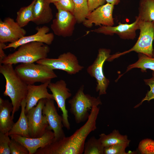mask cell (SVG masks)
<instances>
[{"instance_id":"cell-1","label":"cell","mask_w":154,"mask_h":154,"mask_svg":"<svg viewBox=\"0 0 154 154\" xmlns=\"http://www.w3.org/2000/svg\"><path fill=\"white\" fill-rule=\"evenodd\" d=\"M99 111L98 106L93 107L86 122L73 134L38 149L35 154H82L87 137L96 129V121Z\"/></svg>"},{"instance_id":"cell-2","label":"cell","mask_w":154,"mask_h":154,"mask_svg":"<svg viewBox=\"0 0 154 154\" xmlns=\"http://www.w3.org/2000/svg\"><path fill=\"white\" fill-rule=\"evenodd\" d=\"M0 73L6 80L5 96H8L13 106L11 115L13 119L15 113L21 106L22 102L26 99L28 91V85L19 77L14 68L13 65L3 64L0 65Z\"/></svg>"},{"instance_id":"cell-3","label":"cell","mask_w":154,"mask_h":154,"mask_svg":"<svg viewBox=\"0 0 154 154\" xmlns=\"http://www.w3.org/2000/svg\"><path fill=\"white\" fill-rule=\"evenodd\" d=\"M50 48L42 42H33L23 44L14 52L7 56L2 61L3 64L12 65L18 63H32L47 57Z\"/></svg>"},{"instance_id":"cell-4","label":"cell","mask_w":154,"mask_h":154,"mask_svg":"<svg viewBox=\"0 0 154 154\" xmlns=\"http://www.w3.org/2000/svg\"><path fill=\"white\" fill-rule=\"evenodd\" d=\"M15 69L22 80L28 85L51 81L52 79L57 77L53 70L38 63H21Z\"/></svg>"},{"instance_id":"cell-5","label":"cell","mask_w":154,"mask_h":154,"mask_svg":"<svg viewBox=\"0 0 154 154\" xmlns=\"http://www.w3.org/2000/svg\"><path fill=\"white\" fill-rule=\"evenodd\" d=\"M84 86H81L72 98L68 101L70 112L77 123L85 121L88 118L89 112L94 106L101 105L99 97H95L84 92Z\"/></svg>"},{"instance_id":"cell-6","label":"cell","mask_w":154,"mask_h":154,"mask_svg":"<svg viewBox=\"0 0 154 154\" xmlns=\"http://www.w3.org/2000/svg\"><path fill=\"white\" fill-rule=\"evenodd\" d=\"M139 35L134 46L127 50L110 55L107 61H111L122 55L132 51L143 53L150 57H153L154 21L145 22L139 20Z\"/></svg>"},{"instance_id":"cell-7","label":"cell","mask_w":154,"mask_h":154,"mask_svg":"<svg viewBox=\"0 0 154 154\" xmlns=\"http://www.w3.org/2000/svg\"><path fill=\"white\" fill-rule=\"evenodd\" d=\"M45 102V99H40L36 106L30 109L26 114L28 119L30 138L41 137L48 129L49 125L47 118L42 113Z\"/></svg>"},{"instance_id":"cell-8","label":"cell","mask_w":154,"mask_h":154,"mask_svg":"<svg viewBox=\"0 0 154 154\" xmlns=\"http://www.w3.org/2000/svg\"><path fill=\"white\" fill-rule=\"evenodd\" d=\"M36 62L45 65L53 70L65 71L70 75L75 74L84 68L79 64L77 57L70 52L62 54L57 58H46Z\"/></svg>"},{"instance_id":"cell-9","label":"cell","mask_w":154,"mask_h":154,"mask_svg":"<svg viewBox=\"0 0 154 154\" xmlns=\"http://www.w3.org/2000/svg\"><path fill=\"white\" fill-rule=\"evenodd\" d=\"M110 50L105 48L99 50L97 56L93 63L88 67L87 72L96 80V90L100 96L106 94V90L109 84V80L105 76L103 72L104 63L110 56Z\"/></svg>"},{"instance_id":"cell-10","label":"cell","mask_w":154,"mask_h":154,"mask_svg":"<svg viewBox=\"0 0 154 154\" xmlns=\"http://www.w3.org/2000/svg\"><path fill=\"white\" fill-rule=\"evenodd\" d=\"M48 88L52 93L54 100L57 103L58 107L60 109L62 112V123L68 130L70 129L68 112L66 108V100L72 95L69 89L67 87L65 81L60 80L55 83L51 82L49 83Z\"/></svg>"},{"instance_id":"cell-11","label":"cell","mask_w":154,"mask_h":154,"mask_svg":"<svg viewBox=\"0 0 154 154\" xmlns=\"http://www.w3.org/2000/svg\"><path fill=\"white\" fill-rule=\"evenodd\" d=\"M54 100L45 99L42 113L47 119L49 125L48 129L52 130L54 136V141L60 139L65 136L63 129L62 116L58 113L55 106Z\"/></svg>"},{"instance_id":"cell-12","label":"cell","mask_w":154,"mask_h":154,"mask_svg":"<svg viewBox=\"0 0 154 154\" xmlns=\"http://www.w3.org/2000/svg\"><path fill=\"white\" fill-rule=\"evenodd\" d=\"M114 5L107 3L91 12L83 22L87 27H91L93 24L96 25L113 26L114 24L113 12Z\"/></svg>"},{"instance_id":"cell-13","label":"cell","mask_w":154,"mask_h":154,"mask_svg":"<svg viewBox=\"0 0 154 154\" xmlns=\"http://www.w3.org/2000/svg\"><path fill=\"white\" fill-rule=\"evenodd\" d=\"M135 18V21L131 24L120 23L115 26H101L94 31L106 35H113L116 34L123 39L133 40L136 36V31L139 30V20L137 16Z\"/></svg>"},{"instance_id":"cell-14","label":"cell","mask_w":154,"mask_h":154,"mask_svg":"<svg viewBox=\"0 0 154 154\" xmlns=\"http://www.w3.org/2000/svg\"><path fill=\"white\" fill-rule=\"evenodd\" d=\"M26 31L10 17L0 20V42H15L25 36Z\"/></svg>"},{"instance_id":"cell-15","label":"cell","mask_w":154,"mask_h":154,"mask_svg":"<svg viewBox=\"0 0 154 154\" xmlns=\"http://www.w3.org/2000/svg\"><path fill=\"white\" fill-rule=\"evenodd\" d=\"M9 136L25 146L29 151V154H35L38 149L53 142L54 139L53 132L50 129H48L42 137L37 138H28L16 134Z\"/></svg>"},{"instance_id":"cell-16","label":"cell","mask_w":154,"mask_h":154,"mask_svg":"<svg viewBox=\"0 0 154 154\" xmlns=\"http://www.w3.org/2000/svg\"><path fill=\"white\" fill-rule=\"evenodd\" d=\"M36 30L37 32L35 34L25 36L15 42L9 43L4 49L12 48L15 49L23 44L33 42H41L48 45L52 44L54 36L52 33H48L50 29L48 27L44 25L40 27H37Z\"/></svg>"},{"instance_id":"cell-17","label":"cell","mask_w":154,"mask_h":154,"mask_svg":"<svg viewBox=\"0 0 154 154\" xmlns=\"http://www.w3.org/2000/svg\"><path fill=\"white\" fill-rule=\"evenodd\" d=\"M51 81L42 83L38 85H28V91L26 98V104L25 114L36 106L40 100L42 99H52L54 98L52 94L49 93L47 88Z\"/></svg>"},{"instance_id":"cell-18","label":"cell","mask_w":154,"mask_h":154,"mask_svg":"<svg viewBox=\"0 0 154 154\" xmlns=\"http://www.w3.org/2000/svg\"><path fill=\"white\" fill-rule=\"evenodd\" d=\"M50 4L47 0H36L33 7V22L39 25L51 21L53 16Z\"/></svg>"},{"instance_id":"cell-19","label":"cell","mask_w":154,"mask_h":154,"mask_svg":"<svg viewBox=\"0 0 154 154\" xmlns=\"http://www.w3.org/2000/svg\"><path fill=\"white\" fill-rule=\"evenodd\" d=\"M57 10L56 19L53 20L51 28L56 35L64 36L74 17L72 13L69 11L62 9Z\"/></svg>"},{"instance_id":"cell-20","label":"cell","mask_w":154,"mask_h":154,"mask_svg":"<svg viewBox=\"0 0 154 154\" xmlns=\"http://www.w3.org/2000/svg\"><path fill=\"white\" fill-rule=\"evenodd\" d=\"M13 110L12 104L8 100L0 98V132L8 134L14 123L11 113Z\"/></svg>"},{"instance_id":"cell-21","label":"cell","mask_w":154,"mask_h":154,"mask_svg":"<svg viewBox=\"0 0 154 154\" xmlns=\"http://www.w3.org/2000/svg\"><path fill=\"white\" fill-rule=\"evenodd\" d=\"M26 99L21 104V111L20 117L18 121L14 123L8 135L16 134L27 137L30 138L29 133L28 119L25 110L26 106Z\"/></svg>"},{"instance_id":"cell-22","label":"cell","mask_w":154,"mask_h":154,"mask_svg":"<svg viewBox=\"0 0 154 154\" xmlns=\"http://www.w3.org/2000/svg\"><path fill=\"white\" fill-rule=\"evenodd\" d=\"M98 139L104 147L118 144L129 145L130 142L126 135L121 134L117 130H114L108 135L104 133L101 134Z\"/></svg>"},{"instance_id":"cell-23","label":"cell","mask_w":154,"mask_h":154,"mask_svg":"<svg viewBox=\"0 0 154 154\" xmlns=\"http://www.w3.org/2000/svg\"><path fill=\"white\" fill-rule=\"evenodd\" d=\"M137 17L141 21H154V0H140Z\"/></svg>"},{"instance_id":"cell-24","label":"cell","mask_w":154,"mask_h":154,"mask_svg":"<svg viewBox=\"0 0 154 154\" xmlns=\"http://www.w3.org/2000/svg\"><path fill=\"white\" fill-rule=\"evenodd\" d=\"M36 0H33L28 6L22 7L17 13L16 21L23 27L33 19V7Z\"/></svg>"},{"instance_id":"cell-25","label":"cell","mask_w":154,"mask_h":154,"mask_svg":"<svg viewBox=\"0 0 154 154\" xmlns=\"http://www.w3.org/2000/svg\"><path fill=\"white\" fill-rule=\"evenodd\" d=\"M138 60L129 65L125 72L134 68H140L143 72H146L147 69L154 71V58L150 57L141 53H138Z\"/></svg>"},{"instance_id":"cell-26","label":"cell","mask_w":154,"mask_h":154,"mask_svg":"<svg viewBox=\"0 0 154 154\" xmlns=\"http://www.w3.org/2000/svg\"><path fill=\"white\" fill-rule=\"evenodd\" d=\"M74 6L72 13L79 23L83 22L91 12L89 9L87 0H73Z\"/></svg>"},{"instance_id":"cell-27","label":"cell","mask_w":154,"mask_h":154,"mask_svg":"<svg viewBox=\"0 0 154 154\" xmlns=\"http://www.w3.org/2000/svg\"><path fill=\"white\" fill-rule=\"evenodd\" d=\"M104 148L99 139L92 136L85 142L83 153L84 154H104Z\"/></svg>"},{"instance_id":"cell-28","label":"cell","mask_w":154,"mask_h":154,"mask_svg":"<svg viewBox=\"0 0 154 154\" xmlns=\"http://www.w3.org/2000/svg\"><path fill=\"white\" fill-rule=\"evenodd\" d=\"M129 146L125 144H118L112 145L104 147V154H128L135 153L130 151H125L126 148Z\"/></svg>"},{"instance_id":"cell-29","label":"cell","mask_w":154,"mask_h":154,"mask_svg":"<svg viewBox=\"0 0 154 154\" xmlns=\"http://www.w3.org/2000/svg\"><path fill=\"white\" fill-rule=\"evenodd\" d=\"M138 149L142 154H154V141L149 139L142 140L139 144Z\"/></svg>"},{"instance_id":"cell-30","label":"cell","mask_w":154,"mask_h":154,"mask_svg":"<svg viewBox=\"0 0 154 154\" xmlns=\"http://www.w3.org/2000/svg\"><path fill=\"white\" fill-rule=\"evenodd\" d=\"M145 84L148 85L150 87V90L148 91L145 97L143 98L141 102L136 105L134 108H137L141 105L145 101H149L151 100L154 99V71L152 73V77L150 79L144 80Z\"/></svg>"},{"instance_id":"cell-31","label":"cell","mask_w":154,"mask_h":154,"mask_svg":"<svg viewBox=\"0 0 154 154\" xmlns=\"http://www.w3.org/2000/svg\"><path fill=\"white\" fill-rule=\"evenodd\" d=\"M9 146L11 154H29L25 146L13 139H11Z\"/></svg>"},{"instance_id":"cell-32","label":"cell","mask_w":154,"mask_h":154,"mask_svg":"<svg viewBox=\"0 0 154 154\" xmlns=\"http://www.w3.org/2000/svg\"><path fill=\"white\" fill-rule=\"evenodd\" d=\"M8 134L0 132V154H10L9 144L11 141Z\"/></svg>"},{"instance_id":"cell-33","label":"cell","mask_w":154,"mask_h":154,"mask_svg":"<svg viewBox=\"0 0 154 154\" xmlns=\"http://www.w3.org/2000/svg\"><path fill=\"white\" fill-rule=\"evenodd\" d=\"M54 4L57 9H62L73 13L74 6L73 0H60Z\"/></svg>"},{"instance_id":"cell-34","label":"cell","mask_w":154,"mask_h":154,"mask_svg":"<svg viewBox=\"0 0 154 154\" xmlns=\"http://www.w3.org/2000/svg\"><path fill=\"white\" fill-rule=\"evenodd\" d=\"M106 0H88V4L89 11H92L105 3Z\"/></svg>"},{"instance_id":"cell-35","label":"cell","mask_w":154,"mask_h":154,"mask_svg":"<svg viewBox=\"0 0 154 154\" xmlns=\"http://www.w3.org/2000/svg\"><path fill=\"white\" fill-rule=\"evenodd\" d=\"M6 45L5 43L0 42V64L7 56L4 51V48Z\"/></svg>"},{"instance_id":"cell-36","label":"cell","mask_w":154,"mask_h":154,"mask_svg":"<svg viewBox=\"0 0 154 154\" xmlns=\"http://www.w3.org/2000/svg\"><path fill=\"white\" fill-rule=\"evenodd\" d=\"M107 3L112 4L114 5L118 4L120 1V0H106Z\"/></svg>"},{"instance_id":"cell-37","label":"cell","mask_w":154,"mask_h":154,"mask_svg":"<svg viewBox=\"0 0 154 154\" xmlns=\"http://www.w3.org/2000/svg\"><path fill=\"white\" fill-rule=\"evenodd\" d=\"M60 0H47V1L50 3H53V4L56 3Z\"/></svg>"},{"instance_id":"cell-38","label":"cell","mask_w":154,"mask_h":154,"mask_svg":"<svg viewBox=\"0 0 154 154\" xmlns=\"http://www.w3.org/2000/svg\"><path fill=\"white\" fill-rule=\"evenodd\" d=\"M153 41H154V40ZM153 57L154 58V50L153 52Z\"/></svg>"},{"instance_id":"cell-39","label":"cell","mask_w":154,"mask_h":154,"mask_svg":"<svg viewBox=\"0 0 154 154\" xmlns=\"http://www.w3.org/2000/svg\"><path fill=\"white\" fill-rule=\"evenodd\" d=\"M87 1H88V0H87Z\"/></svg>"}]
</instances>
